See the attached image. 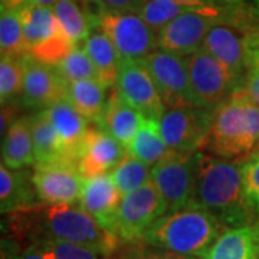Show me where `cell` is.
Wrapping results in <instances>:
<instances>
[{
    "mask_svg": "<svg viewBox=\"0 0 259 259\" xmlns=\"http://www.w3.org/2000/svg\"><path fill=\"white\" fill-rule=\"evenodd\" d=\"M16 235L35 241L58 239L83 245L110 256L118 248L120 238L102 228L98 221L75 204H47L13 213Z\"/></svg>",
    "mask_w": 259,
    "mask_h": 259,
    "instance_id": "6da1fadb",
    "label": "cell"
},
{
    "mask_svg": "<svg viewBox=\"0 0 259 259\" xmlns=\"http://www.w3.org/2000/svg\"><path fill=\"white\" fill-rule=\"evenodd\" d=\"M192 203L212 213L223 226L249 225L252 206L243 192L241 166L197 151L196 187Z\"/></svg>",
    "mask_w": 259,
    "mask_h": 259,
    "instance_id": "7a4b0ae2",
    "label": "cell"
},
{
    "mask_svg": "<svg viewBox=\"0 0 259 259\" xmlns=\"http://www.w3.org/2000/svg\"><path fill=\"white\" fill-rule=\"evenodd\" d=\"M203 148L229 161L259 151V105L242 87L213 111Z\"/></svg>",
    "mask_w": 259,
    "mask_h": 259,
    "instance_id": "3957f363",
    "label": "cell"
},
{
    "mask_svg": "<svg viewBox=\"0 0 259 259\" xmlns=\"http://www.w3.org/2000/svg\"><path fill=\"white\" fill-rule=\"evenodd\" d=\"M222 228L216 216L190 203L157 219L146 232L144 241L157 249L199 258L218 239Z\"/></svg>",
    "mask_w": 259,
    "mask_h": 259,
    "instance_id": "277c9868",
    "label": "cell"
},
{
    "mask_svg": "<svg viewBox=\"0 0 259 259\" xmlns=\"http://www.w3.org/2000/svg\"><path fill=\"white\" fill-rule=\"evenodd\" d=\"M258 36L259 20L252 9L229 3L223 18L209 30L203 49L214 56L241 87L249 69L250 51Z\"/></svg>",
    "mask_w": 259,
    "mask_h": 259,
    "instance_id": "5b68a950",
    "label": "cell"
},
{
    "mask_svg": "<svg viewBox=\"0 0 259 259\" xmlns=\"http://www.w3.org/2000/svg\"><path fill=\"white\" fill-rule=\"evenodd\" d=\"M29 55L48 65H58L71 51V42L51 6L25 5L19 9Z\"/></svg>",
    "mask_w": 259,
    "mask_h": 259,
    "instance_id": "8992f818",
    "label": "cell"
},
{
    "mask_svg": "<svg viewBox=\"0 0 259 259\" xmlns=\"http://www.w3.org/2000/svg\"><path fill=\"white\" fill-rule=\"evenodd\" d=\"M100 28L110 36L121 61H143L158 47V35L134 10L105 9Z\"/></svg>",
    "mask_w": 259,
    "mask_h": 259,
    "instance_id": "52a82bcc",
    "label": "cell"
},
{
    "mask_svg": "<svg viewBox=\"0 0 259 259\" xmlns=\"http://www.w3.org/2000/svg\"><path fill=\"white\" fill-rule=\"evenodd\" d=\"M186 64L194 104L199 108L214 111L235 93L236 88H239V82L229 74V71L203 48L190 56H186Z\"/></svg>",
    "mask_w": 259,
    "mask_h": 259,
    "instance_id": "ba28073f",
    "label": "cell"
},
{
    "mask_svg": "<svg viewBox=\"0 0 259 259\" xmlns=\"http://www.w3.org/2000/svg\"><path fill=\"white\" fill-rule=\"evenodd\" d=\"M196 153L170 151L151 168V182L161 196L166 212H175L192 203L196 187Z\"/></svg>",
    "mask_w": 259,
    "mask_h": 259,
    "instance_id": "9c48e42d",
    "label": "cell"
},
{
    "mask_svg": "<svg viewBox=\"0 0 259 259\" xmlns=\"http://www.w3.org/2000/svg\"><path fill=\"white\" fill-rule=\"evenodd\" d=\"M225 8L214 5L189 10L158 30V47L179 56H190L203 48L209 30L223 18Z\"/></svg>",
    "mask_w": 259,
    "mask_h": 259,
    "instance_id": "30bf717a",
    "label": "cell"
},
{
    "mask_svg": "<svg viewBox=\"0 0 259 259\" xmlns=\"http://www.w3.org/2000/svg\"><path fill=\"white\" fill-rule=\"evenodd\" d=\"M141 62L156 83L164 107H196L186 58L158 48Z\"/></svg>",
    "mask_w": 259,
    "mask_h": 259,
    "instance_id": "8fae6325",
    "label": "cell"
},
{
    "mask_svg": "<svg viewBox=\"0 0 259 259\" xmlns=\"http://www.w3.org/2000/svg\"><path fill=\"white\" fill-rule=\"evenodd\" d=\"M166 213L164 202L150 179L146 185L124 194L117 214L115 233L121 241L130 243L144 241L148 228Z\"/></svg>",
    "mask_w": 259,
    "mask_h": 259,
    "instance_id": "7c38bea8",
    "label": "cell"
},
{
    "mask_svg": "<svg viewBox=\"0 0 259 259\" xmlns=\"http://www.w3.org/2000/svg\"><path fill=\"white\" fill-rule=\"evenodd\" d=\"M212 121L213 111L199 107L167 108L160 117V133L170 150L196 153L204 147Z\"/></svg>",
    "mask_w": 259,
    "mask_h": 259,
    "instance_id": "4fadbf2b",
    "label": "cell"
},
{
    "mask_svg": "<svg viewBox=\"0 0 259 259\" xmlns=\"http://www.w3.org/2000/svg\"><path fill=\"white\" fill-rule=\"evenodd\" d=\"M32 180L39 196L45 204L79 203L85 179L74 161H56L51 164H35Z\"/></svg>",
    "mask_w": 259,
    "mask_h": 259,
    "instance_id": "5bb4252c",
    "label": "cell"
},
{
    "mask_svg": "<svg viewBox=\"0 0 259 259\" xmlns=\"http://www.w3.org/2000/svg\"><path fill=\"white\" fill-rule=\"evenodd\" d=\"M115 87L124 100L146 117L160 118L163 115L164 104L151 75L141 61H121Z\"/></svg>",
    "mask_w": 259,
    "mask_h": 259,
    "instance_id": "9a60e30c",
    "label": "cell"
},
{
    "mask_svg": "<svg viewBox=\"0 0 259 259\" xmlns=\"http://www.w3.org/2000/svg\"><path fill=\"white\" fill-rule=\"evenodd\" d=\"M25 62V79L20 101L28 108L45 110L54 102L64 100L68 82L54 65H48L29 55Z\"/></svg>",
    "mask_w": 259,
    "mask_h": 259,
    "instance_id": "2e32d148",
    "label": "cell"
},
{
    "mask_svg": "<svg viewBox=\"0 0 259 259\" xmlns=\"http://www.w3.org/2000/svg\"><path fill=\"white\" fill-rule=\"evenodd\" d=\"M127 148L101 127L88 130L78 157V170L83 179L102 176L120 164Z\"/></svg>",
    "mask_w": 259,
    "mask_h": 259,
    "instance_id": "e0dca14e",
    "label": "cell"
},
{
    "mask_svg": "<svg viewBox=\"0 0 259 259\" xmlns=\"http://www.w3.org/2000/svg\"><path fill=\"white\" fill-rule=\"evenodd\" d=\"M121 193L111 176L102 175L85 179L79 206L94 216L102 228L115 233L117 214L122 202ZM117 235V233H115Z\"/></svg>",
    "mask_w": 259,
    "mask_h": 259,
    "instance_id": "ac0fdd59",
    "label": "cell"
},
{
    "mask_svg": "<svg viewBox=\"0 0 259 259\" xmlns=\"http://www.w3.org/2000/svg\"><path fill=\"white\" fill-rule=\"evenodd\" d=\"M44 111L61 140L68 160L78 164V157L90 130L88 120L66 98L54 102Z\"/></svg>",
    "mask_w": 259,
    "mask_h": 259,
    "instance_id": "d6986e66",
    "label": "cell"
},
{
    "mask_svg": "<svg viewBox=\"0 0 259 259\" xmlns=\"http://www.w3.org/2000/svg\"><path fill=\"white\" fill-rule=\"evenodd\" d=\"M146 115L124 100L117 88H112L98 124L127 148L139 133Z\"/></svg>",
    "mask_w": 259,
    "mask_h": 259,
    "instance_id": "ffe728a7",
    "label": "cell"
},
{
    "mask_svg": "<svg viewBox=\"0 0 259 259\" xmlns=\"http://www.w3.org/2000/svg\"><path fill=\"white\" fill-rule=\"evenodd\" d=\"M259 226L242 225L222 232L199 259H258Z\"/></svg>",
    "mask_w": 259,
    "mask_h": 259,
    "instance_id": "44dd1931",
    "label": "cell"
},
{
    "mask_svg": "<svg viewBox=\"0 0 259 259\" xmlns=\"http://www.w3.org/2000/svg\"><path fill=\"white\" fill-rule=\"evenodd\" d=\"M39 206V196L32 177L22 168L0 167V209L2 213H16Z\"/></svg>",
    "mask_w": 259,
    "mask_h": 259,
    "instance_id": "7402d4cb",
    "label": "cell"
},
{
    "mask_svg": "<svg viewBox=\"0 0 259 259\" xmlns=\"http://www.w3.org/2000/svg\"><path fill=\"white\" fill-rule=\"evenodd\" d=\"M35 163L32 117H20L6 133L2 146V164L9 168H23Z\"/></svg>",
    "mask_w": 259,
    "mask_h": 259,
    "instance_id": "603a6c76",
    "label": "cell"
},
{
    "mask_svg": "<svg viewBox=\"0 0 259 259\" xmlns=\"http://www.w3.org/2000/svg\"><path fill=\"white\" fill-rule=\"evenodd\" d=\"M82 47L93 59L100 79L105 85L114 87L118 78L121 56L110 36L101 28H95L83 40Z\"/></svg>",
    "mask_w": 259,
    "mask_h": 259,
    "instance_id": "cb8c5ba5",
    "label": "cell"
},
{
    "mask_svg": "<svg viewBox=\"0 0 259 259\" xmlns=\"http://www.w3.org/2000/svg\"><path fill=\"white\" fill-rule=\"evenodd\" d=\"M108 85L101 79H82L69 82L65 98L74 105L88 121L98 124L107 104Z\"/></svg>",
    "mask_w": 259,
    "mask_h": 259,
    "instance_id": "d4e9b609",
    "label": "cell"
},
{
    "mask_svg": "<svg viewBox=\"0 0 259 259\" xmlns=\"http://www.w3.org/2000/svg\"><path fill=\"white\" fill-rule=\"evenodd\" d=\"M32 117V139H33V154L35 164H51L56 161L68 160L62 143L48 120L44 110L37 111ZM71 161V160H68Z\"/></svg>",
    "mask_w": 259,
    "mask_h": 259,
    "instance_id": "484cf974",
    "label": "cell"
},
{
    "mask_svg": "<svg viewBox=\"0 0 259 259\" xmlns=\"http://www.w3.org/2000/svg\"><path fill=\"white\" fill-rule=\"evenodd\" d=\"M131 156L144 161L148 166H154L171 151L160 133V118L146 117L139 133L127 147Z\"/></svg>",
    "mask_w": 259,
    "mask_h": 259,
    "instance_id": "4316f807",
    "label": "cell"
},
{
    "mask_svg": "<svg viewBox=\"0 0 259 259\" xmlns=\"http://www.w3.org/2000/svg\"><path fill=\"white\" fill-rule=\"evenodd\" d=\"M0 51L2 56L22 59L29 56L19 10L3 9L0 16Z\"/></svg>",
    "mask_w": 259,
    "mask_h": 259,
    "instance_id": "83f0119b",
    "label": "cell"
},
{
    "mask_svg": "<svg viewBox=\"0 0 259 259\" xmlns=\"http://www.w3.org/2000/svg\"><path fill=\"white\" fill-rule=\"evenodd\" d=\"M197 9L179 3L176 0H141L137 12L143 20L154 30H161L171 20L179 18L189 10Z\"/></svg>",
    "mask_w": 259,
    "mask_h": 259,
    "instance_id": "f1b7e54d",
    "label": "cell"
},
{
    "mask_svg": "<svg viewBox=\"0 0 259 259\" xmlns=\"http://www.w3.org/2000/svg\"><path fill=\"white\" fill-rule=\"evenodd\" d=\"M111 177L121 193L128 194L151 179V168L127 151L120 164L112 170Z\"/></svg>",
    "mask_w": 259,
    "mask_h": 259,
    "instance_id": "f546056e",
    "label": "cell"
},
{
    "mask_svg": "<svg viewBox=\"0 0 259 259\" xmlns=\"http://www.w3.org/2000/svg\"><path fill=\"white\" fill-rule=\"evenodd\" d=\"M55 68L68 83L82 79H100V74L93 59L87 54L82 45L71 48V51L59 64L55 65Z\"/></svg>",
    "mask_w": 259,
    "mask_h": 259,
    "instance_id": "4dcf8cb0",
    "label": "cell"
},
{
    "mask_svg": "<svg viewBox=\"0 0 259 259\" xmlns=\"http://www.w3.org/2000/svg\"><path fill=\"white\" fill-rule=\"evenodd\" d=\"M25 58L15 59L9 56H2L0 62V98L2 104L10 102L23 90L25 79Z\"/></svg>",
    "mask_w": 259,
    "mask_h": 259,
    "instance_id": "1f68e13d",
    "label": "cell"
},
{
    "mask_svg": "<svg viewBox=\"0 0 259 259\" xmlns=\"http://www.w3.org/2000/svg\"><path fill=\"white\" fill-rule=\"evenodd\" d=\"M2 259H58L47 241H33L29 246L19 249L18 243L2 242Z\"/></svg>",
    "mask_w": 259,
    "mask_h": 259,
    "instance_id": "d6a6232c",
    "label": "cell"
},
{
    "mask_svg": "<svg viewBox=\"0 0 259 259\" xmlns=\"http://www.w3.org/2000/svg\"><path fill=\"white\" fill-rule=\"evenodd\" d=\"M243 192L249 204L259 210V151L250 154L241 164Z\"/></svg>",
    "mask_w": 259,
    "mask_h": 259,
    "instance_id": "836d02e7",
    "label": "cell"
},
{
    "mask_svg": "<svg viewBox=\"0 0 259 259\" xmlns=\"http://www.w3.org/2000/svg\"><path fill=\"white\" fill-rule=\"evenodd\" d=\"M47 242L58 259H108L107 255L83 245L58 239H48Z\"/></svg>",
    "mask_w": 259,
    "mask_h": 259,
    "instance_id": "e575fe53",
    "label": "cell"
},
{
    "mask_svg": "<svg viewBox=\"0 0 259 259\" xmlns=\"http://www.w3.org/2000/svg\"><path fill=\"white\" fill-rule=\"evenodd\" d=\"M241 87L259 105V68H249L248 69Z\"/></svg>",
    "mask_w": 259,
    "mask_h": 259,
    "instance_id": "d590c367",
    "label": "cell"
},
{
    "mask_svg": "<svg viewBox=\"0 0 259 259\" xmlns=\"http://www.w3.org/2000/svg\"><path fill=\"white\" fill-rule=\"evenodd\" d=\"M16 120H18V104H15V102L12 101L2 104V117H0L2 137H5V134L10 128V125Z\"/></svg>",
    "mask_w": 259,
    "mask_h": 259,
    "instance_id": "8d00e7d4",
    "label": "cell"
},
{
    "mask_svg": "<svg viewBox=\"0 0 259 259\" xmlns=\"http://www.w3.org/2000/svg\"><path fill=\"white\" fill-rule=\"evenodd\" d=\"M137 259H192L186 255H180V253H175L170 250L158 249V250H146L141 252Z\"/></svg>",
    "mask_w": 259,
    "mask_h": 259,
    "instance_id": "74e56055",
    "label": "cell"
},
{
    "mask_svg": "<svg viewBox=\"0 0 259 259\" xmlns=\"http://www.w3.org/2000/svg\"><path fill=\"white\" fill-rule=\"evenodd\" d=\"M107 9L112 10H136L141 0H100Z\"/></svg>",
    "mask_w": 259,
    "mask_h": 259,
    "instance_id": "f35d334b",
    "label": "cell"
},
{
    "mask_svg": "<svg viewBox=\"0 0 259 259\" xmlns=\"http://www.w3.org/2000/svg\"><path fill=\"white\" fill-rule=\"evenodd\" d=\"M0 2H2V10H19L28 3V0H0Z\"/></svg>",
    "mask_w": 259,
    "mask_h": 259,
    "instance_id": "ab89813d",
    "label": "cell"
},
{
    "mask_svg": "<svg viewBox=\"0 0 259 259\" xmlns=\"http://www.w3.org/2000/svg\"><path fill=\"white\" fill-rule=\"evenodd\" d=\"M249 68H259V36L256 37L249 56Z\"/></svg>",
    "mask_w": 259,
    "mask_h": 259,
    "instance_id": "60d3db41",
    "label": "cell"
},
{
    "mask_svg": "<svg viewBox=\"0 0 259 259\" xmlns=\"http://www.w3.org/2000/svg\"><path fill=\"white\" fill-rule=\"evenodd\" d=\"M176 2L185 5V6H190V8H203V6L213 5L214 0H176Z\"/></svg>",
    "mask_w": 259,
    "mask_h": 259,
    "instance_id": "b9f144b4",
    "label": "cell"
},
{
    "mask_svg": "<svg viewBox=\"0 0 259 259\" xmlns=\"http://www.w3.org/2000/svg\"><path fill=\"white\" fill-rule=\"evenodd\" d=\"M58 0H28L26 5H40V6H54Z\"/></svg>",
    "mask_w": 259,
    "mask_h": 259,
    "instance_id": "7bdbcfd3",
    "label": "cell"
},
{
    "mask_svg": "<svg viewBox=\"0 0 259 259\" xmlns=\"http://www.w3.org/2000/svg\"><path fill=\"white\" fill-rule=\"evenodd\" d=\"M250 9H252V12H253L255 18L259 20V0H252V6H250Z\"/></svg>",
    "mask_w": 259,
    "mask_h": 259,
    "instance_id": "ee69618b",
    "label": "cell"
},
{
    "mask_svg": "<svg viewBox=\"0 0 259 259\" xmlns=\"http://www.w3.org/2000/svg\"><path fill=\"white\" fill-rule=\"evenodd\" d=\"M219 2H225V3H239L241 0H219Z\"/></svg>",
    "mask_w": 259,
    "mask_h": 259,
    "instance_id": "f6af8a7d",
    "label": "cell"
},
{
    "mask_svg": "<svg viewBox=\"0 0 259 259\" xmlns=\"http://www.w3.org/2000/svg\"><path fill=\"white\" fill-rule=\"evenodd\" d=\"M125 259H137V258H125Z\"/></svg>",
    "mask_w": 259,
    "mask_h": 259,
    "instance_id": "bcb514c9",
    "label": "cell"
},
{
    "mask_svg": "<svg viewBox=\"0 0 259 259\" xmlns=\"http://www.w3.org/2000/svg\"><path fill=\"white\" fill-rule=\"evenodd\" d=\"M258 259H259V256H258Z\"/></svg>",
    "mask_w": 259,
    "mask_h": 259,
    "instance_id": "7dc6e473",
    "label": "cell"
}]
</instances>
